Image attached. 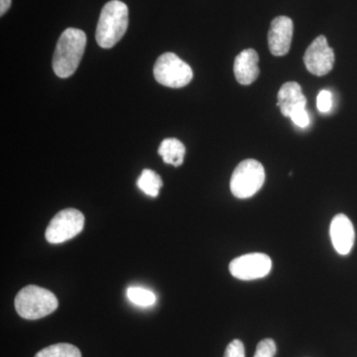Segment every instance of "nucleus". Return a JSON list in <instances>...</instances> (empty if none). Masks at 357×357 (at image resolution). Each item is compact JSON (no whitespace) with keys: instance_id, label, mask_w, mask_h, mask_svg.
Returning a JSON list of instances; mask_svg holds the SVG:
<instances>
[{"instance_id":"obj_1","label":"nucleus","mask_w":357,"mask_h":357,"mask_svg":"<svg viewBox=\"0 0 357 357\" xmlns=\"http://www.w3.org/2000/svg\"><path fill=\"white\" fill-rule=\"evenodd\" d=\"M86 45V33L76 28H68L61 35L54 52L53 70L61 79L75 74Z\"/></svg>"},{"instance_id":"obj_2","label":"nucleus","mask_w":357,"mask_h":357,"mask_svg":"<svg viewBox=\"0 0 357 357\" xmlns=\"http://www.w3.org/2000/svg\"><path fill=\"white\" fill-rule=\"evenodd\" d=\"M128 27V7L119 0H112L103 6L96 39L100 47L110 49L121 41Z\"/></svg>"},{"instance_id":"obj_3","label":"nucleus","mask_w":357,"mask_h":357,"mask_svg":"<svg viewBox=\"0 0 357 357\" xmlns=\"http://www.w3.org/2000/svg\"><path fill=\"white\" fill-rule=\"evenodd\" d=\"M14 306L21 318L34 321L55 312L59 302L51 291L39 286L29 285L16 295Z\"/></svg>"},{"instance_id":"obj_4","label":"nucleus","mask_w":357,"mask_h":357,"mask_svg":"<svg viewBox=\"0 0 357 357\" xmlns=\"http://www.w3.org/2000/svg\"><path fill=\"white\" fill-rule=\"evenodd\" d=\"M265 182L264 167L255 159L238 164L230 178V191L238 199H248L261 189Z\"/></svg>"},{"instance_id":"obj_5","label":"nucleus","mask_w":357,"mask_h":357,"mask_svg":"<svg viewBox=\"0 0 357 357\" xmlns=\"http://www.w3.org/2000/svg\"><path fill=\"white\" fill-rule=\"evenodd\" d=\"M153 73L160 84L173 89L187 86L194 76L192 68L174 53L160 56L155 63Z\"/></svg>"},{"instance_id":"obj_6","label":"nucleus","mask_w":357,"mask_h":357,"mask_svg":"<svg viewBox=\"0 0 357 357\" xmlns=\"http://www.w3.org/2000/svg\"><path fill=\"white\" fill-rule=\"evenodd\" d=\"M84 227V217L76 208H66L59 211L52 218L45 237L52 244L63 243L77 236Z\"/></svg>"},{"instance_id":"obj_7","label":"nucleus","mask_w":357,"mask_h":357,"mask_svg":"<svg viewBox=\"0 0 357 357\" xmlns=\"http://www.w3.org/2000/svg\"><path fill=\"white\" fill-rule=\"evenodd\" d=\"M271 268V258L267 255L248 253L232 260L229 264V272L234 278L250 281L267 276Z\"/></svg>"},{"instance_id":"obj_8","label":"nucleus","mask_w":357,"mask_h":357,"mask_svg":"<svg viewBox=\"0 0 357 357\" xmlns=\"http://www.w3.org/2000/svg\"><path fill=\"white\" fill-rule=\"evenodd\" d=\"M307 70L314 76L321 77L328 74L335 64V53L328 46L325 36L317 37L307 47L304 55Z\"/></svg>"},{"instance_id":"obj_9","label":"nucleus","mask_w":357,"mask_h":357,"mask_svg":"<svg viewBox=\"0 0 357 357\" xmlns=\"http://www.w3.org/2000/svg\"><path fill=\"white\" fill-rule=\"evenodd\" d=\"M293 21L287 16L275 18L268 33V44L272 55H287L290 51L293 38Z\"/></svg>"},{"instance_id":"obj_10","label":"nucleus","mask_w":357,"mask_h":357,"mask_svg":"<svg viewBox=\"0 0 357 357\" xmlns=\"http://www.w3.org/2000/svg\"><path fill=\"white\" fill-rule=\"evenodd\" d=\"M330 236L333 248L338 255H347L356 241L354 225L344 213H338L333 218L330 227Z\"/></svg>"},{"instance_id":"obj_11","label":"nucleus","mask_w":357,"mask_h":357,"mask_svg":"<svg viewBox=\"0 0 357 357\" xmlns=\"http://www.w3.org/2000/svg\"><path fill=\"white\" fill-rule=\"evenodd\" d=\"M259 57L253 49H246L241 52L234 60V76L239 84L248 86L256 81L260 74Z\"/></svg>"},{"instance_id":"obj_12","label":"nucleus","mask_w":357,"mask_h":357,"mask_svg":"<svg viewBox=\"0 0 357 357\" xmlns=\"http://www.w3.org/2000/svg\"><path fill=\"white\" fill-rule=\"evenodd\" d=\"M307 98L303 93L302 88L295 82H289L281 86L278 93L277 107H280L284 116H290L294 110L306 107Z\"/></svg>"},{"instance_id":"obj_13","label":"nucleus","mask_w":357,"mask_h":357,"mask_svg":"<svg viewBox=\"0 0 357 357\" xmlns=\"http://www.w3.org/2000/svg\"><path fill=\"white\" fill-rule=\"evenodd\" d=\"M158 154L166 164L178 167L184 162L185 147L176 138H167L160 144Z\"/></svg>"},{"instance_id":"obj_14","label":"nucleus","mask_w":357,"mask_h":357,"mask_svg":"<svg viewBox=\"0 0 357 357\" xmlns=\"http://www.w3.org/2000/svg\"><path fill=\"white\" fill-rule=\"evenodd\" d=\"M138 188L152 198H156L159 195L160 189L163 187V181L161 177L150 169H144L137 180Z\"/></svg>"},{"instance_id":"obj_15","label":"nucleus","mask_w":357,"mask_h":357,"mask_svg":"<svg viewBox=\"0 0 357 357\" xmlns=\"http://www.w3.org/2000/svg\"><path fill=\"white\" fill-rule=\"evenodd\" d=\"M35 357H82V354L75 345L56 344L41 349Z\"/></svg>"},{"instance_id":"obj_16","label":"nucleus","mask_w":357,"mask_h":357,"mask_svg":"<svg viewBox=\"0 0 357 357\" xmlns=\"http://www.w3.org/2000/svg\"><path fill=\"white\" fill-rule=\"evenodd\" d=\"M128 299L133 304L141 307H149L156 303V295L147 289L141 287H130L128 289Z\"/></svg>"},{"instance_id":"obj_17","label":"nucleus","mask_w":357,"mask_h":357,"mask_svg":"<svg viewBox=\"0 0 357 357\" xmlns=\"http://www.w3.org/2000/svg\"><path fill=\"white\" fill-rule=\"evenodd\" d=\"M276 344L271 338H265L256 347L255 357H274L276 354Z\"/></svg>"},{"instance_id":"obj_18","label":"nucleus","mask_w":357,"mask_h":357,"mask_svg":"<svg viewBox=\"0 0 357 357\" xmlns=\"http://www.w3.org/2000/svg\"><path fill=\"white\" fill-rule=\"evenodd\" d=\"M317 107L321 114H328L333 107V95L330 91H321L317 98Z\"/></svg>"},{"instance_id":"obj_19","label":"nucleus","mask_w":357,"mask_h":357,"mask_svg":"<svg viewBox=\"0 0 357 357\" xmlns=\"http://www.w3.org/2000/svg\"><path fill=\"white\" fill-rule=\"evenodd\" d=\"M289 119H291V121L301 128H307L310 124V117L306 107H300V109L294 110Z\"/></svg>"},{"instance_id":"obj_20","label":"nucleus","mask_w":357,"mask_h":357,"mask_svg":"<svg viewBox=\"0 0 357 357\" xmlns=\"http://www.w3.org/2000/svg\"><path fill=\"white\" fill-rule=\"evenodd\" d=\"M223 357H245V349H244L243 342L239 340H232L227 345Z\"/></svg>"},{"instance_id":"obj_21","label":"nucleus","mask_w":357,"mask_h":357,"mask_svg":"<svg viewBox=\"0 0 357 357\" xmlns=\"http://www.w3.org/2000/svg\"><path fill=\"white\" fill-rule=\"evenodd\" d=\"M13 0H0V15L3 16L4 14L10 8Z\"/></svg>"}]
</instances>
